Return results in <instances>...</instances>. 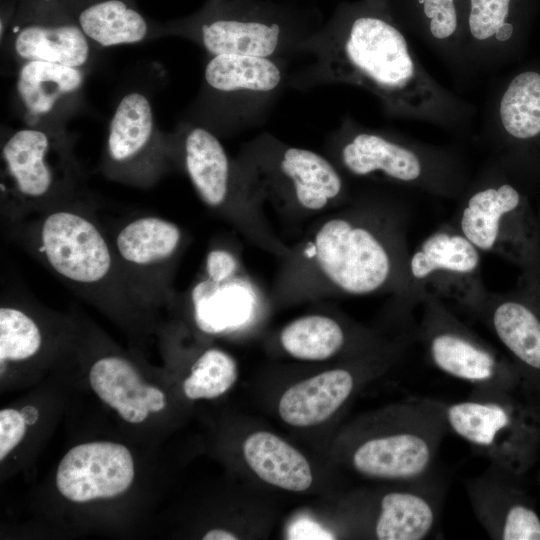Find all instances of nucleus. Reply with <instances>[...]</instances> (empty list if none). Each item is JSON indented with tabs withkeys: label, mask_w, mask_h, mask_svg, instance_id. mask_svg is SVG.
<instances>
[{
	"label": "nucleus",
	"mask_w": 540,
	"mask_h": 540,
	"mask_svg": "<svg viewBox=\"0 0 540 540\" xmlns=\"http://www.w3.org/2000/svg\"><path fill=\"white\" fill-rule=\"evenodd\" d=\"M295 50L310 53L313 61L292 79L294 87H360L378 98L389 117L471 136L474 106L426 71L396 21L390 0L340 3L325 25Z\"/></svg>",
	"instance_id": "f257e3e1"
},
{
	"label": "nucleus",
	"mask_w": 540,
	"mask_h": 540,
	"mask_svg": "<svg viewBox=\"0 0 540 540\" xmlns=\"http://www.w3.org/2000/svg\"><path fill=\"white\" fill-rule=\"evenodd\" d=\"M4 230L76 295L101 309L125 316L152 308L127 278L87 196L5 224Z\"/></svg>",
	"instance_id": "f03ea898"
},
{
	"label": "nucleus",
	"mask_w": 540,
	"mask_h": 540,
	"mask_svg": "<svg viewBox=\"0 0 540 540\" xmlns=\"http://www.w3.org/2000/svg\"><path fill=\"white\" fill-rule=\"evenodd\" d=\"M407 213L393 205H362L327 219L310 245L319 273L337 292L362 296L406 285Z\"/></svg>",
	"instance_id": "7ed1b4c3"
},
{
	"label": "nucleus",
	"mask_w": 540,
	"mask_h": 540,
	"mask_svg": "<svg viewBox=\"0 0 540 540\" xmlns=\"http://www.w3.org/2000/svg\"><path fill=\"white\" fill-rule=\"evenodd\" d=\"M66 128L23 125L1 133L0 214L16 223L85 197V178Z\"/></svg>",
	"instance_id": "20e7f679"
},
{
	"label": "nucleus",
	"mask_w": 540,
	"mask_h": 540,
	"mask_svg": "<svg viewBox=\"0 0 540 540\" xmlns=\"http://www.w3.org/2000/svg\"><path fill=\"white\" fill-rule=\"evenodd\" d=\"M334 142L339 165L355 177L382 179L449 199H459L471 182L469 168L455 149L371 129L349 116Z\"/></svg>",
	"instance_id": "39448f33"
},
{
	"label": "nucleus",
	"mask_w": 540,
	"mask_h": 540,
	"mask_svg": "<svg viewBox=\"0 0 540 540\" xmlns=\"http://www.w3.org/2000/svg\"><path fill=\"white\" fill-rule=\"evenodd\" d=\"M300 12L268 0H206L195 12L160 23L159 37L176 36L210 56L240 54L277 59L307 35Z\"/></svg>",
	"instance_id": "423d86ee"
},
{
	"label": "nucleus",
	"mask_w": 540,
	"mask_h": 540,
	"mask_svg": "<svg viewBox=\"0 0 540 540\" xmlns=\"http://www.w3.org/2000/svg\"><path fill=\"white\" fill-rule=\"evenodd\" d=\"M441 404L447 428L493 467L521 477L540 448V399L524 391L474 389L462 401Z\"/></svg>",
	"instance_id": "0eeeda50"
},
{
	"label": "nucleus",
	"mask_w": 540,
	"mask_h": 540,
	"mask_svg": "<svg viewBox=\"0 0 540 540\" xmlns=\"http://www.w3.org/2000/svg\"><path fill=\"white\" fill-rule=\"evenodd\" d=\"M451 222L481 253L505 258L521 271L540 268V229L527 196L494 161L459 198Z\"/></svg>",
	"instance_id": "6e6552de"
},
{
	"label": "nucleus",
	"mask_w": 540,
	"mask_h": 540,
	"mask_svg": "<svg viewBox=\"0 0 540 540\" xmlns=\"http://www.w3.org/2000/svg\"><path fill=\"white\" fill-rule=\"evenodd\" d=\"M488 291L481 274V252L452 223H444L409 254L406 285L397 307L414 314L422 301L435 298L472 314Z\"/></svg>",
	"instance_id": "1a4fd4ad"
},
{
	"label": "nucleus",
	"mask_w": 540,
	"mask_h": 540,
	"mask_svg": "<svg viewBox=\"0 0 540 540\" xmlns=\"http://www.w3.org/2000/svg\"><path fill=\"white\" fill-rule=\"evenodd\" d=\"M419 306L415 340L439 371L477 390L528 392L511 359L461 322L446 303L428 298Z\"/></svg>",
	"instance_id": "9d476101"
},
{
	"label": "nucleus",
	"mask_w": 540,
	"mask_h": 540,
	"mask_svg": "<svg viewBox=\"0 0 540 540\" xmlns=\"http://www.w3.org/2000/svg\"><path fill=\"white\" fill-rule=\"evenodd\" d=\"M177 166L170 134L158 127L149 98L140 91L123 95L110 119L100 170L117 183L153 187Z\"/></svg>",
	"instance_id": "9b49d317"
},
{
	"label": "nucleus",
	"mask_w": 540,
	"mask_h": 540,
	"mask_svg": "<svg viewBox=\"0 0 540 540\" xmlns=\"http://www.w3.org/2000/svg\"><path fill=\"white\" fill-rule=\"evenodd\" d=\"M240 161L259 192L271 189L286 194L299 208L318 212L345 197L337 167L312 150L285 145L265 134L247 148Z\"/></svg>",
	"instance_id": "f8f14e48"
},
{
	"label": "nucleus",
	"mask_w": 540,
	"mask_h": 540,
	"mask_svg": "<svg viewBox=\"0 0 540 540\" xmlns=\"http://www.w3.org/2000/svg\"><path fill=\"white\" fill-rule=\"evenodd\" d=\"M108 233L127 278L141 297L152 308L172 303L176 296L173 274L186 240L181 227L145 214L125 220Z\"/></svg>",
	"instance_id": "ddd939ff"
},
{
	"label": "nucleus",
	"mask_w": 540,
	"mask_h": 540,
	"mask_svg": "<svg viewBox=\"0 0 540 540\" xmlns=\"http://www.w3.org/2000/svg\"><path fill=\"white\" fill-rule=\"evenodd\" d=\"M471 315L504 348L526 390L540 399V268L521 271L508 291H488Z\"/></svg>",
	"instance_id": "4468645a"
},
{
	"label": "nucleus",
	"mask_w": 540,
	"mask_h": 540,
	"mask_svg": "<svg viewBox=\"0 0 540 540\" xmlns=\"http://www.w3.org/2000/svg\"><path fill=\"white\" fill-rule=\"evenodd\" d=\"M1 43L17 65L39 60L85 71L90 69L98 50L62 0H17Z\"/></svg>",
	"instance_id": "2eb2a0df"
},
{
	"label": "nucleus",
	"mask_w": 540,
	"mask_h": 540,
	"mask_svg": "<svg viewBox=\"0 0 540 540\" xmlns=\"http://www.w3.org/2000/svg\"><path fill=\"white\" fill-rule=\"evenodd\" d=\"M483 136L507 173L540 158V72L521 71L493 89Z\"/></svg>",
	"instance_id": "dca6fc26"
},
{
	"label": "nucleus",
	"mask_w": 540,
	"mask_h": 540,
	"mask_svg": "<svg viewBox=\"0 0 540 540\" xmlns=\"http://www.w3.org/2000/svg\"><path fill=\"white\" fill-rule=\"evenodd\" d=\"M446 429L441 404L422 401L404 428L358 445L352 465L369 478L407 482L421 479L430 471Z\"/></svg>",
	"instance_id": "f3484780"
},
{
	"label": "nucleus",
	"mask_w": 540,
	"mask_h": 540,
	"mask_svg": "<svg viewBox=\"0 0 540 540\" xmlns=\"http://www.w3.org/2000/svg\"><path fill=\"white\" fill-rule=\"evenodd\" d=\"M170 134L177 166L186 172L197 196L208 208L230 211L234 202L257 190L243 168L227 154L216 134L188 120Z\"/></svg>",
	"instance_id": "a211bd4d"
},
{
	"label": "nucleus",
	"mask_w": 540,
	"mask_h": 540,
	"mask_svg": "<svg viewBox=\"0 0 540 540\" xmlns=\"http://www.w3.org/2000/svg\"><path fill=\"white\" fill-rule=\"evenodd\" d=\"M87 71L32 60L17 65L15 106L24 125L66 128L81 108Z\"/></svg>",
	"instance_id": "6ab92c4d"
},
{
	"label": "nucleus",
	"mask_w": 540,
	"mask_h": 540,
	"mask_svg": "<svg viewBox=\"0 0 540 540\" xmlns=\"http://www.w3.org/2000/svg\"><path fill=\"white\" fill-rule=\"evenodd\" d=\"M277 59L220 54L210 56L203 72V85L198 107V123L220 120L221 116L240 103L239 99L267 98L275 93L283 80ZM195 122V121H194Z\"/></svg>",
	"instance_id": "aec40b11"
},
{
	"label": "nucleus",
	"mask_w": 540,
	"mask_h": 540,
	"mask_svg": "<svg viewBox=\"0 0 540 540\" xmlns=\"http://www.w3.org/2000/svg\"><path fill=\"white\" fill-rule=\"evenodd\" d=\"M134 479V462L127 447L90 442L71 448L56 474L59 492L73 502L112 498L124 493Z\"/></svg>",
	"instance_id": "412c9836"
},
{
	"label": "nucleus",
	"mask_w": 540,
	"mask_h": 540,
	"mask_svg": "<svg viewBox=\"0 0 540 540\" xmlns=\"http://www.w3.org/2000/svg\"><path fill=\"white\" fill-rule=\"evenodd\" d=\"M519 478L492 466L467 485L475 514L492 538L540 540V516L517 485Z\"/></svg>",
	"instance_id": "4be33fe9"
},
{
	"label": "nucleus",
	"mask_w": 540,
	"mask_h": 540,
	"mask_svg": "<svg viewBox=\"0 0 540 540\" xmlns=\"http://www.w3.org/2000/svg\"><path fill=\"white\" fill-rule=\"evenodd\" d=\"M515 0H464L462 49L469 75L492 72L511 53L517 27Z\"/></svg>",
	"instance_id": "5701e85b"
},
{
	"label": "nucleus",
	"mask_w": 540,
	"mask_h": 540,
	"mask_svg": "<svg viewBox=\"0 0 540 540\" xmlns=\"http://www.w3.org/2000/svg\"><path fill=\"white\" fill-rule=\"evenodd\" d=\"M98 48L137 44L157 38L159 22L148 19L135 0H62Z\"/></svg>",
	"instance_id": "b1692460"
},
{
	"label": "nucleus",
	"mask_w": 540,
	"mask_h": 540,
	"mask_svg": "<svg viewBox=\"0 0 540 540\" xmlns=\"http://www.w3.org/2000/svg\"><path fill=\"white\" fill-rule=\"evenodd\" d=\"M402 24L460 78L469 77L462 49L464 0H406Z\"/></svg>",
	"instance_id": "393cba45"
},
{
	"label": "nucleus",
	"mask_w": 540,
	"mask_h": 540,
	"mask_svg": "<svg viewBox=\"0 0 540 540\" xmlns=\"http://www.w3.org/2000/svg\"><path fill=\"white\" fill-rule=\"evenodd\" d=\"M354 387L355 378L347 369L322 372L288 388L280 398L279 415L295 427L320 424L345 403Z\"/></svg>",
	"instance_id": "a878e982"
},
{
	"label": "nucleus",
	"mask_w": 540,
	"mask_h": 540,
	"mask_svg": "<svg viewBox=\"0 0 540 540\" xmlns=\"http://www.w3.org/2000/svg\"><path fill=\"white\" fill-rule=\"evenodd\" d=\"M425 477L416 480L412 488L383 495L374 527L377 539L422 540L430 535L439 505L436 493L423 483Z\"/></svg>",
	"instance_id": "bb28decb"
},
{
	"label": "nucleus",
	"mask_w": 540,
	"mask_h": 540,
	"mask_svg": "<svg viewBox=\"0 0 540 540\" xmlns=\"http://www.w3.org/2000/svg\"><path fill=\"white\" fill-rule=\"evenodd\" d=\"M243 454L248 466L263 481L273 486L301 492L313 481L307 459L279 436L258 431L243 443Z\"/></svg>",
	"instance_id": "cd10ccee"
},
{
	"label": "nucleus",
	"mask_w": 540,
	"mask_h": 540,
	"mask_svg": "<svg viewBox=\"0 0 540 540\" xmlns=\"http://www.w3.org/2000/svg\"><path fill=\"white\" fill-rule=\"evenodd\" d=\"M89 382L98 397L117 410L127 422L139 424L150 412L145 398L147 384L137 368L119 355L98 358L89 371Z\"/></svg>",
	"instance_id": "c85d7f7f"
},
{
	"label": "nucleus",
	"mask_w": 540,
	"mask_h": 540,
	"mask_svg": "<svg viewBox=\"0 0 540 540\" xmlns=\"http://www.w3.org/2000/svg\"><path fill=\"white\" fill-rule=\"evenodd\" d=\"M25 293L2 288L0 306V362H22L38 355L44 334L33 317Z\"/></svg>",
	"instance_id": "c756f323"
},
{
	"label": "nucleus",
	"mask_w": 540,
	"mask_h": 540,
	"mask_svg": "<svg viewBox=\"0 0 540 540\" xmlns=\"http://www.w3.org/2000/svg\"><path fill=\"white\" fill-rule=\"evenodd\" d=\"M284 350L305 361H323L335 356L344 347L343 327L333 318L307 315L287 324L280 334Z\"/></svg>",
	"instance_id": "7c9ffc66"
},
{
	"label": "nucleus",
	"mask_w": 540,
	"mask_h": 540,
	"mask_svg": "<svg viewBox=\"0 0 540 540\" xmlns=\"http://www.w3.org/2000/svg\"><path fill=\"white\" fill-rule=\"evenodd\" d=\"M238 378L235 359L227 352L211 348L193 363L183 382L185 395L191 399H213L226 393Z\"/></svg>",
	"instance_id": "2f4dec72"
},
{
	"label": "nucleus",
	"mask_w": 540,
	"mask_h": 540,
	"mask_svg": "<svg viewBox=\"0 0 540 540\" xmlns=\"http://www.w3.org/2000/svg\"><path fill=\"white\" fill-rule=\"evenodd\" d=\"M26 422L21 412L12 408L0 411V460L2 461L23 439Z\"/></svg>",
	"instance_id": "473e14b6"
},
{
	"label": "nucleus",
	"mask_w": 540,
	"mask_h": 540,
	"mask_svg": "<svg viewBox=\"0 0 540 540\" xmlns=\"http://www.w3.org/2000/svg\"><path fill=\"white\" fill-rule=\"evenodd\" d=\"M204 278L222 282L236 277L238 263L236 257L224 248L211 249L205 259Z\"/></svg>",
	"instance_id": "72a5a7b5"
},
{
	"label": "nucleus",
	"mask_w": 540,
	"mask_h": 540,
	"mask_svg": "<svg viewBox=\"0 0 540 540\" xmlns=\"http://www.w3.org/2000/svg\"><path fill=\"white\" fill-rule=\"evenodd\" d=\"M145 398L150 412H159L166 406L165 395L157 387L147 385Z\"/></svg>",
	"instance_id": "f704fd0d"
},
{
	"label": "nucleus",
	"mask_w": 540,
	"mask_h": 540,
	"mask_svg": "<svg viewBox=\"0 0 540 540\" xmlns=\"http://www.w3.org/2000/svg\"><path fill=\"white\" fill-rule=\"evenodd\" d=\"M17 0H2L0 16V38L3 39L16 10Z\"/></svg>",
	"instance_id": "c9c22d12"
},
{
	"label": "nucleus",
	"mask_w": 540,
	"mask_h": 540,
	"mask_svg": "<svg viewBox=\"0 0 540 540\" xmlns=\"http://www.w3.org/2000/svg\"><path fill=\"white\" fill-rule=\"evenodd\" d=\"M204 540H236L238 537L227 530L221 528H215L209 530L204 536Z\"/></svg>",
	"instance_id": "e433bc0d"
},
{
	"label": "nucleus",
	"mask_w": 540,
	"mask_h": 540,
	"mask_svg": "<svg viewBox=\"0 0 540 540\" xmlns=\"http://www.w3.org/2000/svg\"><path fill=\"white\" fill-rule=\"evenodd\" d=\"M21 415L27 425H33L38 420V410L32 405L25 406L21 409Z\"/></svg>",
	"instance_id": "4c0bfd02"
},
{
	"label": "nucleus",
	"mask_w": 540,
	"mask_h": 540,
	"mask_svg": "<svg viewBox=\"0 0 540 540\" xmlns=\"http://www.w3.org/2000/svg\"><path fill=\"white\" fill-rule=\"evenodd\" d=\"M536 218H537L538 226H539V229H540V206H539L538 214H536Z\"/></svg>",
	"instance_id": "58836bf2"
}]
</instances>
